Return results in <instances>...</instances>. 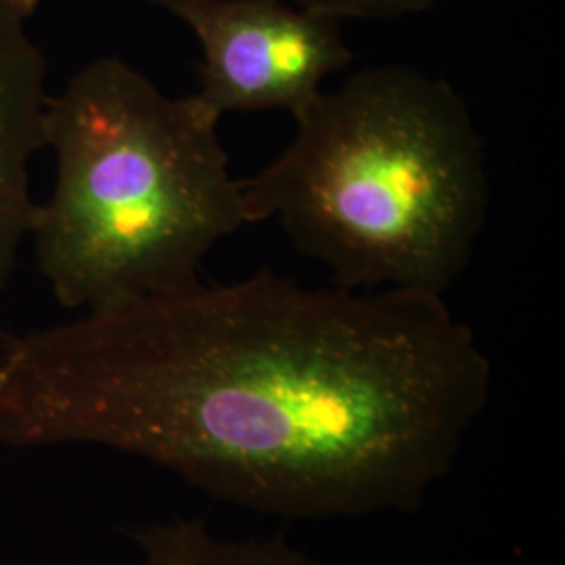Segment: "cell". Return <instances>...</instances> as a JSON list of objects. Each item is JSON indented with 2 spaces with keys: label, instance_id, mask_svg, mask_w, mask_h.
<instances>
[{
  "label": "cell",
  "instance_id": "cell-3",
  "mask_svg": "<svg viewBox=\"0 0 565 565\" xmlns=\"http://www.w3.org/2000/svg\"><path fill=\"white\" fill-rule=\"evenodd\" d=\"M218 121L118 57L49 95L42 132L57 181L28 239L61 306L93 312L200 281L210 249L247 224Z\"/></svg>",
  "mask_w": 565,
  "mask_h": 565
},
{
  "label": "cell",
  "instance_id": "cell-6",
  "mask_svg": "<svg viewBox=\"0 0 565 565\" xmlns=\"http://www.w3.org/2000/svg\"><path fill=\"white\" fill-rule=\"evenodd\" d=\"M142 565H323L285 539H216L200 520H174L135 532Z\"/></svg>",
  "mask_w": 565,
  "mask_h": 565
},
{
  "label": "cell",
  "instance_id": "cell-7",
  "mask_svg": "<svg viewBox=\"0 0 565 565\" xmlns=\"http://www.w3.org/2000/svg\"><path fill=\"white\" fill-rule=\"evenodd\" d=\"M345 21H398L427 13L440 0H287Z\"/></svg>",
  "mask_w": 565,
  "mask_h": 565
},
{
  "label": "cell",
  "instance_id": "cell-5",
  "mask_svg": "<svg viewBox=\"0 0 565 565\" xmlns=\"http://www.w3.org/2000/svg\"><path fill=\"white\" fill-rule=\"evenodd\" d=\"M41 0H0V298L34 210L32 162L44 147L46 57L32 21Z\"/></svg>",
  "mask_w": 565,
  "mask_h": 565
},
{
  "label": "cell",
  "instance_id": "cell-4",
  "mask_svg": "<svg viewBox=\"0 0 565 565\" xmlns=\"http://www.w3.org/2000/svg\"><path fill=\"white\" fill-rule=\"evenodd\" d=\"M184 23L202 49L200 90L216 118L235 111H289L323 93L352 61L343 21L287 0H142Z\"/></svg>",
  "mask_w": 565,
  "mask_h": 565
},
{
  "label": "cell",
  "instance_id": "cell-1",
  "mask_svg": "<svg viewBox=\"0 0 565 565\" xmlns=\"http://www.w3.org/2000/svg\"><path fill=\"white\" fill-rule=\"evenodd\" d=\"M492 364L443 296L268 268L32 331L0 354V445H93L287 520L417 511Z\"/></svg>",
  "mask_w": 565,
  "mask_h": 565
},
{
  "label": "cell",
  "instance_id": "cell-2",
  "mask_svg": "<svg viewBox=\"0 0 565 565\" xmlns=\"http://www.w3.org/2000/svg\"><path fill=\"white\" fill-rule=\"evenodd\" d=\"M294 120L281 156L242 181L247 224L279 218L342 289L445 296L488 212L482 139L450 82L369 67Z\"/></svg>",
  "mask_w": 565,
  "mask_h": 565
}]
</instances>
